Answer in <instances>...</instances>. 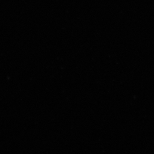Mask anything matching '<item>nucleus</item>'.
Returning a JSON list of instances; mask_svg holds the SVG:
<instances>
[]
</instances>
